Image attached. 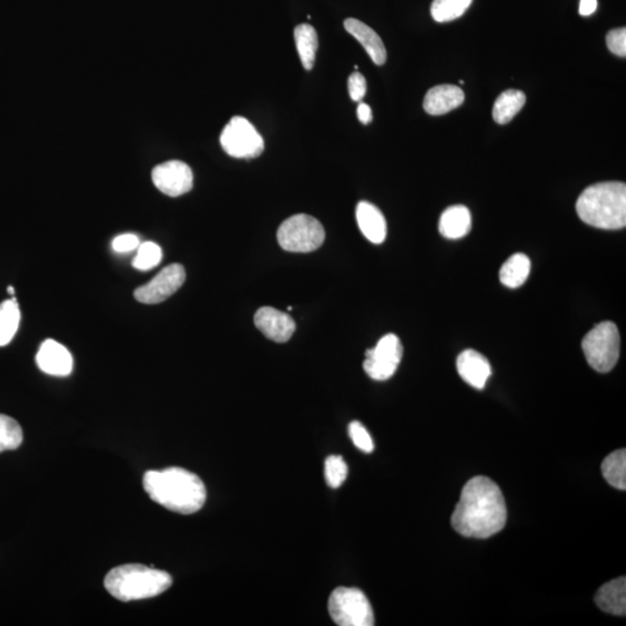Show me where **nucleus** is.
Instances as JSON below:
<instances>
[{
  "instance_id": "nucleus-6",
  "label": "nucleus",
  "mask_w": 626,
  "mask_h": 626,
  "mask_svg": "<svg viewBox=\"0 0 626 626\" xmlns=\"http://www.w3.org/2000/svg\"><path fill=\"white\" fill-rule=\"evenodd\" d=\"M278 241L288 252L310 253L323 244L325 230L314 217L298 214L289 217L280 225Z\"/></svg>"
},
{
  "instance_id": "nucleus-5",
  "label": "nucleus",
  "mask_w": 626,
  "mask_h": 626,
  "mask_svg": "<svg viewBox=\"0 0 626 626\" xmlns=\"http://www.w3.org/2000/svg\"><path fill=\"white\" fill-rule=\"evenodd\" d=\"M582 351L591 368L599 373H609L620 359L621 336L612 322H602L582 340Z\"/></svg>"
},
{
  "instance_id": "nucleus-3",
  "label": "nucleus",
  "mask_w": 626,
  "mask_h": 626,
  "mask_svg": "<svg viewBox=\"0 0 626 626\" xmlns=\"http://www.w3.org/2000/svg\"><path fill=\"white\" fill-rule=\"evenodd\" d=\"M577 212L591 227L619 230L626 225V186L601 182L589 187L578 199Z\"/></svg>"
},
{
  "instance_id": "nucleus-8",
  "label": "nucleus",
  "mask_w": 626,
  "mask_h": 626,
  "mask_svg": "<svg viewBox=\"0 0 626 626\" xmlns=\"http://www.w3.org/2000/svg\"><path fill=\"white\" fill-rule=\"evenodd\" d=\"M221 144L224 151L234 159H257L265 143L252 123L241 117H234L221 131Z\"/></svg>"
},
{
  "instance_id": "nucleus-27",
  "label": "nucleus",
  "mask_w": 626,
  "mask_h": 626,
  "mask_svg": "<svg viewBox=\"0 0 626 626\" xmlns=\"http://www.w3.org/2000/svg\"><path fill=\"white\" fill-rule=\"evenodd\" d=\"M161 259H163V252H161L159 245L152 241L143 242L139 246L133 266L139 271H149L159 266Z\"/></svg>"
},
{
  "instance_id": "nucleus-30",
  "label": "nucleus",
  "mask_w": 626,
  "mask_h": 626,
  "mask_svg": "<svg viewBox=\"0 0 626 626\" xmlns=\"http://www.w3.org/2000/svg\"><path fill=\"white\" fill-rule=\"evenodd\" d=\"M607 46L612 54L620 57L626 56V29L617 28L608 33Z\"/></svg>"
},
{
  "instance_id": "nucleus-13",
  "label": "nucleus",
  "mask_w": 626,
  "mask_h": 626,
  "mask_svg": "<svg viewBox=\"0 0 626 626\" xmlns=\"http://www.w3.org/2000/svg\"><path fill=\"white\" fill-rule=\"evenodd\" d=\"M36 364L42 372L62 377L70 375L74 367L71 353L53 339H46L41 344L36 355Z\"/></svg>"
},
{
  "instance_id": "nucleus-1",
  "label": "nucleus",
  "mask_w": 626,
  "mask_h": 626,
  "mask_svg": "<svg viewBox=\"0 0 626 626\" xmlns=\"http://www.w3.org/2000/svg\"><path fill=\"white\" fill-rule=\"evenodd\" d=\"M507 506L504 494L493 480L478 476L467 481L451 517L459 535L488 539L504 529Z\"/></svg>"
},
{
  "instance_id": "nucleus-25",
  "label": "nucleus",
  "mask_w": 626,
  "mask_h": 626,
  "mask_svg": "<svg viewBox=\"0 0 626 626\" xmlns=\"http://www.w3.org/2000/svg\"><path fill=\"white\" fill-rule=\"evenodd\" d=\"M472 0H434L430 13L437 23H449L464 15Z\"/></svg>"
},
{
  "instance_id": "nucleus-14",
  "label": "nucleus",
  "mask_w": 626,
  "mask_h": 626,
  "mask_svg": "<svg viewBox=\"0 0 626 626\" xmlns=\"http://www.w3.org/2000/svg\"><path fill=\"white\" fill-rule=\"evenodd\" d=\"M457 370L464 382L478 390L484 389L492 375L491 364L487 357L474 349L461 353L457 359Z\"/></svg>"
},
{
  "instance_id": "nucleus-23",
  "label": "nucleus",
  "mask_w": 626,
  "mask_h": 626,
  "mask_svg": "<svg viewBox=\"0 0 626 626\" xmlns=\"http://www.w3.org/2000/svg\"><path fill=\"white\" fill-rule=\"evenodd\" d=\"M20 318L19 304L15 296L0 304V347L6 346L15 338Z\"/></svg>"
},
{
  "instance_id": "nucleus-35",
  "label": "nucleus",
  "mask_w": 626,
  "mask_h": 626,
  "mask_svg": "<svg viewBox=\"0 0 626 626\" xmlns=\"http://www.w3.org/2000/svg\"><path fill=\"white\" fill-rule=\"evenodd\" d=\"M7 292L8 293H10V295L15 296V288L12 287V285H10V287L7 288Z\"/></svg>"
},
{
  "instance_id": "nucleus-11",
  "label": "nucleus",
  "mask_w": 626,
  "mask_h": 626,
  "mask_svg": "<svg viewBox=\"0 0 626 626\" xmlns=\"http://www.w3.org/2000/svg\"><path fill=\"white\" fill-rule=\"evenodd\" d=\"M193 172L180 160H169L152 169L153 184L161 193L171 198L181 197L193 189Z\"/></svg>"
},
{
  "instance_id": "nucleus-28",
  "label": "nucleus",
  "mask_w": 626,
  "mask_h": 626,
  "mask_svg": "<svg viewBox=\"0 0 626 626\" xmlns=\"http://www.w3.org/2000/svg\"><path fill=\"white\" fill-rule=\"evenodd\" d=\"M348 467L342 456L332 455L325 461V479L332 488H339L347 479Z\"/></svg>"
},
{
  "instance_id": "nucleus-29",
  "label": "nucleus",
  "mask_w": 626,
  "mask_h": 626,
  "mask_svg": "<svg viewBox=\"0 0 626 626\" xmlns=\"http://www.w3.org/2000/svg\"><path fill=\"white\" fill-rule=\"evenodd\" d=\"M349 436H351L357 449L364 451L365 454L373 453L375 448L373 438L370 436L368 430L359 421H353L349 425Z\"/></svg>"
},
{
  "instance_id": "nucleus-20",
  "label": "nucleus",
  "mask_w": 626,
  "mask_h": 626,
  "mask_svg": "<svg viewBox=\"0 0 626 626\" xmlns=\"http://www.w3.org/2000/svg\"><path fill=\"white\" fill-rule=\"evenodd\" d=\"M298 55H300L302 66L306 70L313 69L318 49V36L316 29L308 24L298 25L293 31Z\"/></svg>"
},
{
  "instance_id": "nucleus-16",
  "label": "nucleus",
  "mask_w": 626,
  "mask_h": 626,
  "mask_svg": "<svg viewBox=\"0 0 626 626\" xmlns=\"http://www.w3.org/2000/svg\"><path fill=\"white\" fill-rule=\"evenodd\" d=\"M466 99L462 88L440 85L430 88L425 97L424 108L430 115H443L461 106Z\"/></svg>"
},
{
  "instance_id": "nucleus-31",
  "label": "nucleus",
  "mask_w": 626,
  "mask_h": 626,
  "mask_svg": "<svg viewBox=\"0 0 626 626\" xmlns=\"http://www.w3.org/2000/svg\"><path fill=\"white\" fill-rule=\"evenodd\" d=\"M348 92L352 99L357 102L364 99L365 93H367V82L364 75L360 72H354L349 76L348 78Z\"/></svg>"
},
{
  "instance_id": "nucleus-15",
  "label": "nucleus",
  "mask_w": 626,
  "mask_h": 626,
  "mask_svg": "<svg viewBox=\"0 0 626 626\" xmlns=\"http://www.w3.org/2000/svg\"><path fill=\"white\" fill-rule=\"evenodd\" d=\"M356 220L361 232L373 244H382L386 238V221L385 215L374 204L362 201L356 207Z\"/></svg>"
},
{
  "instance_id": "nucleus-18",
  "label": "nucleus",
  "mask_w": 626,
  "mask_h": 626,
  "mask_svg": "<svg viewBox=\"0 0 626 626\" xmlns=\"http://www.w3.org/2000/svg\"><path fill=\"white\" fill-rule=\"evenodd\" d=\"M595 602L604 612L615 616H625L626 579L621 577L603 585L595 596Z\"/></svg>"
},
{
  "instance_id": "nucleus-32",
  "label": "nucleus",
  "mask_w": 626,
  "mask_h": 626,
  "mask_svg": "<svg viewBox=\"0 0 626 626\" xmlns=\"http://www.w3.org/2000/svg\"><path fill=\"white\" fill-rule=\"evenodd\" d=\"M139 237L133 233L121 234L113 241V249L115 252L118 253L130 252V251L139 249Z\"/></svg>"
},
{
  "instance_id": "nucleus-22",
  "label": "nucleus",
  "mask_w": 626,
  "mask_h": 626,
  "mask_svg": "<svg viewBox=\"0 0 626 626\" xmlns=\"http://www.w3.org/2000/svg\"><path fill=\"white\" fill-rule=\"evenodd\" d=\"M531 262L526 254L517 253L512 255L502 265L500 270V281L508 288H518L526 282L530 274Z\"/></svg>"
},
{
  "instance_id": "nucleus-34",
  "label": "nucleus",
  "mask_w": 626,
  "mask_h": 626,
  "mask_svg": "<svg viewBox=\"0 0 626 626\" xmlns=\"http://www.w3.org/2000/svg\"><path fill=\"white\" fill-rule=\"evenodd\" d=\"M596 8H598V0H580L579 13H580L582 16H589L593 15Z\"/></svg>"
},
{
  "instance_id": "nucleus-33",
  "label": "nucleus",
  "mask_w": 626,
  "mask_h": 626,
  "mask_svg": "<svg viewBox=\"0 0 626 626\" xmlns=\"http://www.w3.org/2000/svg\"><path fill=\"white\" fill-rule=\"evenodd\" d=\"M357 118L364 125H369L373 121L372 108L364 102H360L359 108H357Z\"/></svg>"
},
{
  "instance_id": "nucleus-19",
  "label": "nucleus",
  "mask_w": 626,
  "mask_h": 626,
  "mask_svg": "<svg viewBox=\"0 0 626 626\" xmlns=\"http://www.w3.org/2000/svg\"><path fill=\"white\" fill-rule=\"evenodd\" d=\"M471 225L470 210L464 206H453L443 211L438 229L443 237L459 240L470 232Z\"/></svg>"
},
{
  "instance_id": "nucleus-12",
  "label": "nucleus",
  "mask_w": 626,
  "mask_h": 626,
  "mask_svg": "<svg viewBox=\"0 0 626 626\" xmlns=\"http://www.w3.org/2000/svg\"><path fill=\"white\" fill-rule=\"evenodd\" d=\"M254 323L266 338L279 344L287 343L296 330V323L288 313L271 306H263L257 311Z\"/></svg>"
},
{
  "instance_id": "nucleus-9",
  "label": "nucleus",
  "mask_w": 626,
  "mask_h": 626,
  "mask_svg": "<svg viewBox=\"0 0 626 626\" xmlns=\"http://www.w3.org/2000/svg\"><path fill=\"white\" fill-rule=\"evenodd\" d=\"M403 346L395 334L383 336L376 347L368 349L364 362V372L375 381L393 377L402 361Z\"/></svg>"
},
{
  "instance_id": "nucleus-21",
  "label": "nucleus",
  "mask_w": 626,
  "mask_h": 626,
  "mask_svg": "<svg viewBox=\"0 0 626 626\" xmlns=\"http://www.w3.org/2000/svg\"><path fill=\"white\" fill-rule=\"evenodd\" d=\"M526 95L518 89H507L498 97L493 108L494 121L499 125H506L513 120L515 115L522 109L526 104Z\"/></svg>"
},
{
  "instance_id": "nucleus-10",
  "label": "nucleus",
  "mask_w": 626,
  "mask_h": 626,
  "mask_svg": "<svg viewBox=\"0 0 626 626\" xmlns=\"http://www.w3.org/2000/svg\"><path fill=\"white\" fill-rule=\"evenodd\" d=\"M185 268L179 263L165 267L150 282L136 289V300L144 304H159L168 300L185 283Z\"/></svg>"
},
{
  "instance_id": "nucleus-4",
  "label": "nucleus",
  "mask_w": 626,
  "mask_h": 626,
  "mask_svg": "<svg viewBox=\"0 0 626 626\" xmlns=\"http://www.w3.org/2000/svg\"><path fill=\"white\" fill-rule=\"evenodd\" d=\"M172 582V577L164 570L128 564L109 570L105 578V589L118 601L130 602L163 594Z\"/></svg>"
},
{
  "instance_id": "nucleus-2",
  "label": "nucleus",
  "mask_w": 626,
  "mask_h": 626,
  "mask_svg": "<svg viewBox=\"0 0 626 626\" xmlns=\"http://www.w3.org/2000/svg\"><path fill=\"white\" fill-rule=\"evenodd\" d=\"M143 487L151 500L179 514H194L202 508L207 489L200 477L182 467L148 471Z\"/></svg>"
},
{
  "instance_id": "nucleus-24",
  "label": "nucleus",
  "mask_w": 626,
  "mask_h": 626,
  "mask_svg": "<svg viewBox=\"0 0 626 626\" xmlns=\"http://www.w3.org/2000/svg\"><path fill=\"white\" fill-rule=\"evenodd\" d=\"M602 474L611 487L626 489V451L621 449L608 456L602 463Z\"/></svg>"
},
{
  "instance_id": "nucleus-26",
  "label": "nucleus",
  "mask_w": 626,
  "mask_h": 626,
  "mask_svg": "<svg viewBox=\"0 0 626 626\" xmlns=\"http://www.w3.org/2000/svg\"><path fill=\"white\" fill-rule=\"evenodd\" d=\"M23 440V429L18 421L11 416L0 415V453L18 449Z\"/></svg>"
},
{
  "instance_id": "nucleus-7",
  "label": "nucleus",
  "mask_w": 626,
  "mask_h": 626,
  "mask_svg": "<svg viewBox=\"0 0 626 626\" xmlns=\"http://www.w3.org/2000/svg\"><path fill=\"white\" fill-rule=\"evenodd\" d=\"M331 619L340 626H373L374 611L364 591L339 587L329 600Z\"/></svg>"
},
{
  "instance_id": "nucleus-17",
  "label": "nucleus",
  "mask_w": 626,
  "mask_h": 626,
  "mask_svg": "<svg viewBox=\"0 0 626 626\" xmlns=\"http://www.w3.org/2000/svg\"><path fill=\"white\" fill-rule=\"evenodd\" d=\"M344 28L364 46L375 64L383 66L385 63L386 49L385 44L372 27L360 20L349 18L344 20Z\"/></svg>"
}]
</instances>
